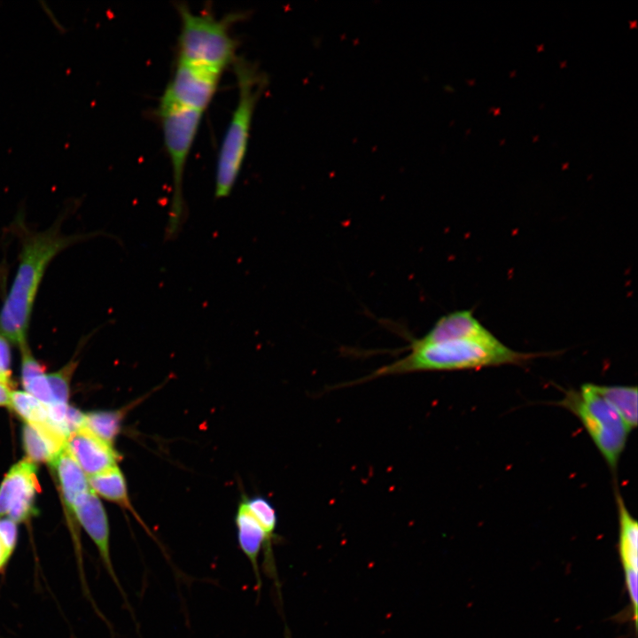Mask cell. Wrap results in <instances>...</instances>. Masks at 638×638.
Wrapping results in <instances>:
<instances>
[{
	"label": "cell",
	"mask_w": 638,
	"mask_h": 638,
	"mask_svg": "<svg viewBox=\"0 0 638 638\" xmlns=\"http://www.w3.org/2000/svg\"><path fill=\"white\" fill-rule=\"evenodd\" d=\"M67 437L49 422L27 423L22 430V443L30 461L50 464L66 447Z\"/></svg>",
	"instance_id": "5bb4252c"
},
{
	"label": "cell",
	"mask_w": 638,
	"mask_h": 638,
	"mask_svg": "<svg viewBox=\"0 0 638 638\" xmlns=\"http://www.w3.org/2000/svg\"><path fill=\"white\" fill-rule=\"evenodd\" d=\"M242 500L247 510L262 527L269 543L272 544L277 524L276 512L274 506L268 499L260 495L251 498L244 497Z\"/></svg>",
	"instance_id": "ffe728a7"
},
{
	"label": "cell",
	"mask_w": 638,
	"mask_h": 638,
	"mask_svg": "<svg viewBox=\"0 0 638 638\" xmlns=\"http://www.w3.org/2000/svg\"><path fill=\"white\" fill-rule=\"evenodd\" d=\"M128 409L95 411L85 415V426L95 435L113 445L121 432V422Z\"/></svg>",
	"instance_id": "ac0fdd59"
},
{
	"label": "cell",
	"mask_w": 638,
	"mask_h": 638,
	"mask_svg": "<svg viewBox=\"0 0 638 638\" xmlns=\"http://www.w3.org/2000/svg\"><path fill=\"white\" fill-rule=\"evenodd\" d=\"M11 353L6 338L0 334V381L11 383Z\"/></svg>",
	"instance_id": "d4e9b609"
},
{
	"label": "cell",
	"mask_w": 638,
	"mask_h": 638,
	"mask_svg": "<svg viewBox=\"0 0 638 638\" xmlns=\"http://www.w3.org/2000/svg\"><path fill=\"white\" fill-rule=\"evenodd\" d=\"M72 511L94 541L109 574L119 586L110 557L108 519L100 500L90 489L75 500Z\"/></svg>",
	"instance_id": "8fae6325"
},
{
	"label": "cell",
	"mask_w": 638,
	"mask_h": 638,
	"mask_svg": "<svg viewBox=\"0 0 638 638\" xmlns=\"http://www.w3.org/2000/svg\"><path fill=\"white\" fill-rule=\"evenodd\" d=\"M9 406L29 424L48 422L47 405L28 393L12 392Z\"/></svg>",
	"instance_id": "d6986e66"
},
{
	"label": "cell",
	"mask_w": 638,
	"mask_h": 638,
	"mask_svg": "<svg viewBox=\"0 0 638 638\" xmlns=\"http://www.w3.org/2000/svg\"><path fill=\"white\" fill-rule=\"evenodd\" d=\"M88 482L90 489L96 494H99L103 498L118 504L126 510H128L143 525V527L150 533V530L147 528L130 502L125 477L118 465H115L100 473L88 477Z\"/></svg>",
	"instance_id": "9a60e30c"
},
{
	"label": "cell",
	"mask_w": 638,
	"mask_h": 638,
	"mask_svg": "<svg viewBox=\"0 0 638 638\" xmlns=\"http://www.w3.org/2000/svg\"><path fill=\"white\" fill-rule=\"evenodd\" d=\"M66 446L87 477L117 465L120 460L113 445L101 440L86 426L70 433Z\"/></svg>",
	"instance_id": "30bf717a"
},
{
	"label": "cell",
	"mask_w": 638,
	"mask_h": 638,
	"mask_svg": "<svg viewBox=\"0 0 638 638\" xmlns=\"http://www.w3.org/2000/svg\"><path fill=\"white\" fill-rule=\"evenodd\" d=\"M56 470L66 505L72 510L75 500L90 490L88 477L66 447L51 463Z\"/></svg>",
	"instance_id": "2e32d148"
},
{
	"label": "cell",
	"mask_w": 638,
	"mask_h": 638,
	"mask_svg": "<svg viewBox=\"0 0 638 638\" xmlns=\"http://www.w3.org/2000/svg\"><path fill=\"white\" fill-rule=\"evenodd\" d=\"M496 338L471 310H458L439 318L424 335L412 339L410 343L422 345L458 339L491 341Z\"/></svg>",
	"instance_id": "7c38bea8"
},
{
	"label": "cell",
	"mask_w": 638,
	"mask_h": 638,
	"mask_svg": "<svg viewBox=\"0 0 638 638\" xmlns=\"http://www.w3.org/2000/svg\"><path fill=\"white\" fill-rule=\"evenodd\" d=\"M11 393L10 383L0 381V406L10 405Z\"/></svg>",
	"instance_id": "4316f807"
},
{
	"label": "cell",
	"mask_w": 638,
	"mask_h": 638,
	"mask_svg": "<svg viewBox=\"0 0 638 638\" xmlns=\"http://www.w3.org/2000/svg\"><path fill=\"white\" fill-rule=\"evenodd\" d=\"M12 554L0 538V571L5 567Z\"/></svg>",
	"instance_id": "83f0119b"
},
{
	"label": "cell",
	"mask_w": 638,
	"mask_h": 638,
	"mask_svg": "<svg viewBox=\"0 0 638 638\" xmlns=\"http://www.w3.org/2000/svg\"><path fill=\"white\" fill-rule=\"evenodd\" d=\"M408 349L409 352L406 355L379 368L367 378L518 364L536 356L515 351L498 338L491 341L458 339L422 345L410 343Z\"/></svg>",
	"instance_id": "6da1fadb"
},
{
	"label": "cell",
	"mask_w": 638,
	"mask_h": 638,
	"mask_svg": "<svg viewBox=\"0 0 638 638\" xmlns=\"http://www.w3.org/2000/svg\"><path fill=\"white\" fill-rule=\"evenodd\" d=\"M75 368L74 362H70L59 371L49 374L47 377L54 402L66 403L69 396V381L73 370Z\"/></svg>",
	"instance_id": "44dd1931"
},
{
	"label": "cell",
	"mask_w": 638,
	"mask_h": 638,
	"mask_svg": "<svg viewBox=\"0 0 638 638\" xmlns=\"http://www.w3.org/2000/svg\"><path fill=\"white\" fill-rule=\"evenodd\" d=\"M176 8L181 20L177 59L222 72L234 64L237 42L230 26L242 14L231 13L220 19L206 12H196L184 3H178Z\"/></svg>",
	"instance_id": "277c9868"
},
{
	"label": "cell",
	"mask_w": 638,
	"mask_h": 638,
	"mask_svg": "<svg viewBox=\"0 0 638 638\" xmlns=\"http://www.w3.org/2000/svg\"><path fill=\"white\" fill-rule=\"evenodd\" d=\"M561 405L580 420L608 465L615 470L631 432L620 415L592 384L583 385L580 392L568 393Z\"/></svg>",
	"instance_id": "8992f818"
},
{
	"label": "cell",
	"mask_w": 638,
	"mask_h": 638,
	"mask_svg": "<svg viewBox=\"0 0 638 638\" xmlns=\"http://www.w3.org/2000/svg\"><path fill=\"white\" fill-rule=\"evenodd\" d=\"M22 384L29 394L35 397L43 404L50 405L54 402L51 389L47 377L44 374L32 377Z\"/></svg>",
	"instance_id": "7402d4cb"
},
{
	"label": "cell",
	"mask_w": 638,
	"mask_h": 638,
	"mask_svg": "<svg viewBox=\"0 0 638 638\" xmlns=\"http://www.w3.org/2000/svg\"><path fill=\"white\" fill-rule=\"evenodd\" d=\"M157 113L172 170L173 195L165 230V240H172L178 236L186 219L183 177L203 113L162 101H160Z\"/></svg>",
	"instance_id": "5b68a950"
},
{
	"label": "cell",
	"mask_w": 638,
	"mask_h": 638,
	"mask_svg": "<svg viewBox=\"0 0 638 638\" xmlns=\"http://www.w3.org/2000/svg\"><path fill=\"white\" fill-rule=\"evenodd\" d=\"M222 71L177 59L160 101L204 113L212 102Z\"/></svg>",
	"instance_id": "52a82bcc"
},
{
	"label": "cell",
	"mask_w": 638,
	"mask_h": 638,
	"mask_svg": "<svg viewBox=\"0 0 638 638\" xmlns=\"http://www.w3.org/2000/svg\"><path fill=\"white\" fill-rule=\"evenodd\" d=\"M233 66L238 97L219 148L215 198L228 197L237 183L248 148L255 107L265 87V78L254 65L237 58Z\"/></svg>",
	"instance_id": "3957f363"
},
{
	"label": "cell",
	"mask_w": 638,
	"mask_h": 638,
	"mask_svg": "<svg viewBox=\"0 0 638 638\" xmlns=\"http://www.w3.org/2000/svg\"><path fill=\"white\" fill-rule=\"evenodd\" d=\"M619 533L618 550L624 572L625 588L628 595L632 619L637 626L638 614V524L628 511L623 499L618 497Z\"/></svg>",
	"instance_id": "9c48e42d"
},
{
	"label": "cell",
	"mask_w": 638,
	"mask_h": 638,
	"mask_svg": "<svg viewBox=\"0 0 638 638\" xmlns=\"http://www.w3.org/2000/svg\"><path fill=\"white\" fill-rule=\"evenodd\" d=\"M235 523L237 530L239 546L252 564L258 587H260L261 579L258 557L263 545L266 547V554L268 555L267 561H268V570L269 572L273 571L275 574V566L272 564H274V560L272 558L271 544L268 541L262 527L247 510L243 500L238 504Z\"/></svg>",
	"instance_id": "4fadbf2b"
},
{
	"label": "cell",
	"mask_w": 638,
	"mask_h": 638,
	"mask_svg": "<svg viewBox=\"0 0 638 638\" xmlns=\"http://www.w3.org/2000/svg\"><path fill=\"white\" fill-rule=\"evenodd\" d=\"M85 426V414L78 409L68 407L66 409L65 427L68 435Z\"/></svg>",
	"instance_id": "484cf974"
},
{
	"label": "cell",
	"mask_w": 638,
	"mask_h": 638,
	"mask_svg": "<svg viewBox=\"0 0 638 638\" xmlns=\"http://www.w3.org/2000/svg\"><path fill=\"white\" fill-rule=\"evenodd\" d=\"M22 354L21 379L22 383L38 375L44 374V367L32 355L27 343L20 346Z\"/></svg>",
	"instance_id": "603a6c76"
},
{
	"label": "cell",
	"mask_w": 638,
	"mask_h": 638,
	"mask_svg": "<svg viewBox=\"0 0 638 638\" xmlns=\"http://www.w3.org/2000/svg\"><path fill=\"white\" fill-rule=\"evenodd\" d=\"M592 385L594 390L620 415L630 431L636 427L638 420L636 386L593 384Z\"/></svg>",
	"instance_id": "e0dca14e"
},
{
	"label": "cell",
	"mask_w": 638,
	"mask_h": 638,
	"mask_svg": "<svg viewBox=\"0 0 638 638\" xmlns=\"http://www.w3.org/2000/svg\"><path fill=\"white\" fill-rule=\"evenodd\" d=\"M0 538L7 549L13 552L18 539L15 522L11 519H0Z\"/></svg>",
	"instance_id": "cb8c5ba5"
},
{
	"label": "cell",
	"mask_w": 638,
	"mask_h": 638,
	"mask_svg": "<svg viewBox=\"0 0 638 638\" xmlns=\"http://www.w3.org/2000/svg\"><path fill=\"white\" fill-rule=\"evenodd\" d=\"M40 491L36 467L29 459L14 464L0 486V517L24 522L35 514V501Z\"/></svg>",
	"instance_id": "ba28073f"
},
{
	"label": "cell",
	"mask_w": 638,
	"mask_h": 638,
	"mask_svg": "<svg viewBox=\"0 0 638 638\" xmlns=\"http://www.w3.org/2000/svg\"><path fill=\"white\" fill-rule=\"evenodd\" d=\"M70 240L57 230H49L24 243L14 281L0 311V334L7 340L19 346L26 343L32 307L45 268Z\"/></svg>",
	"instance_id": "7a4b0ae2"
}]
</instances>
